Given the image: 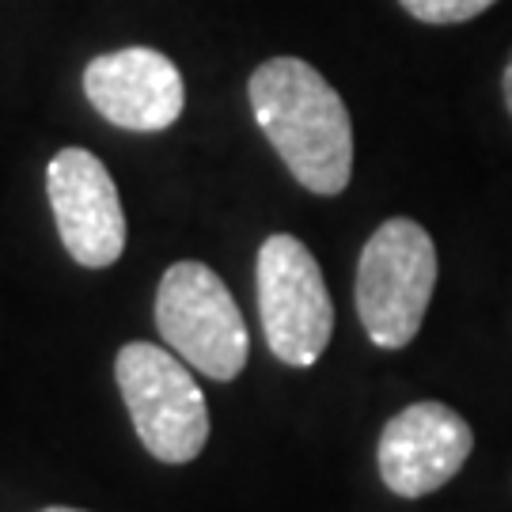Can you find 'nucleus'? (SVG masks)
Listing matches in <instances>:
<instances>
[{
	"instance_id": "obj_8",
	"label": "nucleus",
	"mask_w": 512,
	"mask_h": 512,
	"mask_svg": "<svg viewBox=\"0 0 512 512\" xmlns=\"http://www.w3.org/2000/svg\"><path fill=\"white\" fill-rule=\"evenodd\" d=\"M84 92L110 126L129 133H160L175 126L186 107L179 65L160 50L126 46L88 61Z\"/></svg>"
},
{
	"instance_id": "obj_2",
	"label": "nucleus",
	"mask_w": 512,
	"mask_h": 512,
	"mask_svg": "<svg viewBox=\"0 0 512 512\" xmlns=\"http://www.w3.org/2000/svg\"><path fill=\"white\" fill-rule=\"evenodd\" d=\"M437 289V243L410 217L384 220L357 258V315L368 342L403 349L418 338Z\"/></svg>"
},
{
	"instance_id": "obj_5",
	"label": "nucleus",
	"mask_w": 512,
	"mask_h": 512,
	"mask_svg": "<svg viewBox=\"0 0 512 512\" xmlns=\"http://www.w3.org/2000/svg\"><path fill=\"white\" fill-rule=\"evenodd\" d=\"M258 319L277 361L311 368L334 334V300L308 243L289 232L262 239L255 262Z\"/></svg>"
},
{
	"instance_id": "obj_3",
	"label": "nucleus",
	"mask_w": 512,
	"mask_h": 512,
	"mask_svg": "<svg viewBox=\"0 0 512 512\" xmlns=\"http://www.w3.org/2000/svg\"><path fill=\"white\" fill-rule=\"evenodd\" d=\"M156 327L167 346L209 380L228 384L247 365L251 334L236 296L205 262L186 258L167 266L156 289Z\"/></svg>"
},
{
	"instance_id": "obj_6",
	"label": "nucleus",
	"mask_w": 512,
	"mask_h": 512,
	"mask_svg": "<svg viewBox=\"0 0 512 512\" xmlns=\"http://www.w3.org/2000/svg\"><path fill=\"white\" fill-rule=\"evenodd\" d=\"M57 236L73 262L107 270L126 251V209L103 160L88 148H61L46 167Z\"/></svg>"
},
{
	"instance_id": "obj_9",
	"label": "nucleus",
	"mask_w": 512,
	"mask_h": 512,
	"mask_svg": "<svg viewBox=\"0 0 512 512\" xmlns=\"http://www.w3.org/2000/svg\"><path fill=\"white\" fill-rule=\"evenodd\" d=\"M399 4L421 23L448 27V23H467V19L482 16L486 8H494L497 0H399Z\"/></svg>"
},
{
	"instance_id": "obj_10",
	"label": "nucleus",
	"mask_w": 512,
	"mask_h": 512,
	"mask_svg": "<svg viewBox=\"0 0 512 512\" xmlns=\"http://www.w3.org/2000/svg\"><path fill=\"white\" fill-rule=\"evenodd\" d=\"M501 92H505V107H509V114H512V57H509V65H505V76H501Z\"/></svg>"
},
{
	"instance_id": "obj_11",
	"label": "nucleus",
	"mask_w": 512,
	"mask_h": 512,
	"mask_svg": "<svg viewBox=\"0 0 512 512\" xmlns=\"http://www.w3.org/2000/svg\"><path fill=\"white\" fill-rule=\"evenodd\" d=\"M42 512H84V509H65V505H50V509H42Z\"/></svg>"
},
{
	"instance_id": "obj_1",
	"label": "nucleus",
	"mask_w": 512,
	"mask_h": 512,
	"mask_svg": "<svg viewBox=\"0 0 512 512\" xmlns=\"http://www.w3.org/2000/svg\"><path fill=\"white\" fill-rule=\"evenodd\" d=\"M247 95L296 183L319 198L342 194L353 179V122L327 76L300 57H270L251 73Z\"/></svg>"
},
{
	"instance_id": "obj_4",
	"label": "nucleus",
	"mask_w": 512,
	"mask_h": 512,
	"mask_svg": "<svg viewBox=\"0 0 512 512\" xmlns=\"http://www.w3.org/2000/svg\"><path fill=\"white\" fill-rule=\"evenodd\" d=\"M118 391L148 456L160 463H190L209 440V406L190 368L152 342H129L114 361Z\"/></svg>"
},
{
	"instance_id": "obj_7",
	"label": "nucleus",
	"mask_w": 512,
	"mask_h": 512,
	"mask_svg": "<svg viewBox=\"0 0 512 512\" xmlns=\"http://www.w3.org/2000/svg\"><path fill=\"white\" fill-rule=\"evenodd\" d=\"M475 448L471 425L444 403H410L384 425L376 444L380 478L395 497L418 501L437 494L463 471Z\"/></svg>"
}]
</instances>
